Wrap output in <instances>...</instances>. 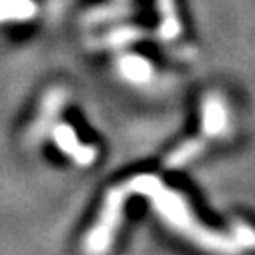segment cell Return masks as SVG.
I'll return each mask as SVG.
<instances>
[{
	"label": "cell",
	"instance_id": "obj_5",
	"mask_svg": "<svg viewBox=\"0 0 255 255\" xmlns=\"http://www.w3.org/2000/svg\"><path fill=\"white\" fill-rule=\"evenodd\" d=\"M203 147H205V141L203 139H193V141H187V143H183L179 149H175L169 157H167V161H165V165L169 167V169H175V167H183L185 163H189L193 157H197L201 151H203Z\"/></svg>",
	"mask_w": 255,
	"mask_h": 255
},
{
	"label": "cell",
	"instance_id": "obj_7",
	"mask_svg": "<svg viewBox=\"0 0 255 255\" xmlns=\"http://www.w3.org/2000/svg\"><path fill=\"white\" fill-rule=\"evenodd\" d=\"M125 71L127 75H129L131 79H147L149 77V67L145 65L143 60H137V58H131V60H127V65H125Z\"/></svg>",
	"mask_w": 255,
	"mask_h": 255
},
{
	"label": "cell",
	"instance_id": "obj_4",
	"mask_svg": "<svg viewBox=\"0 0 255 255\" xmlns=\"http://www.w3.org/2000/svg\"><path fill=\"white\" fill-rule=\"evenodd\" d=\"M227 127V111L223 101L213 95L209 99H205L203 103V133L207 137H215L221 135Z\"/></svg>",
	"mask_w": 255,
	"mask_h": 255
},
{
	"label": "cell",
	"instance_id": "obj_1",
	"mask_svg": "<svg viewBox=\"0 0 255 255\" xmlns=\"http://www.w3.org/2000/svg\"><path fill=\"white\" fill-rule=\"evenodd\" d=\"M125 189H127V193L147 195L153 201L155 209L163 215V219L173 229H177L191 241H195L203 249H209L219 255H237V251L241 249L237 245V241H231L229 237H221L219 233H213V231L205 229L203 225H199L197 219L191 215L183 197L169 191L157 177H151V175L135 177L133 181L125 183Z\"/></svg>",
	"mask_w": 255,
	"mask_h": 255
},
{
	"label": "cell",
	"instance_id": "obj_6",
	"mask_svg": "<svg viewBox=\"0 0 255 255\" xmlns=\"http://www.w3.org/2000/svg\"><path fill=\"white\" fill-rule=\"evenodd\" d=\"M233 237L239 247H255V231L243 221L233 223Z\"/></svg>",
	"mask_w": 255,
	"mask_h": 255
},
{
	"label": "cell",
	"instance_id": "obj_3",
	"mask_svg": "<svg viewBox=\"0 0 255 255\" xmlns=\"http://www.w3.org/2000/svg\"><path fill=\"white\" fill-rule=\"evenodd\" d=\"M52 137H54L56 145H58L62 151H65V153H69L77 163H81V165H91V163L95 161L97 151H95L93 147L81 145V143L77 141V135H75V131L71 129V127L58 125L56 129L52 131Z\"/></svg>",
	"mask_w": 255,
	"mask_h": 255
},
{
	"label": "cell",
	"instance_id": "obj_2",
	"mask_svg": "<svg viewBox=\"0 0 255 255\" xmlns=\"http://www.w3.org/2000/svg\"><path fill=\"white\" fill-rule=\"evenodd\" d=\"M127 189L125 185L113 189L111 193L107 195L105 199V205H103V211H101V219H99V225L89 233L87 237V253L89 255H103L109 247H111V241H113V235H115V229L119 227V221H121V213H123V203L127 199Z\"/></svg>",
	"mask_w": 255,
	"mask_h": 255
}]
</instances>
